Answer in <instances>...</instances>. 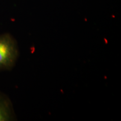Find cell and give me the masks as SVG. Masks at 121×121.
Masks as SVG:
<instances>
[{"label":"cell","instance_id":"obj_1","mask_svg":"<svg viewBox=\"0 0 121 121\" xmlns=\"http://www.w3.org/2000/svg\"><path fill=\"white\" fill-rule=\"evenodd\" d=\"M19 56L18 47L11 35H0V69H8L14 66Z\"/></svg>","mask_w":121,"mask_h":121},{"label":"cell","instance_id":"obj_2","mask_svg":"<svg viewBox=\"0 0 121 121\" xmlns=\"http://www.w3.org/2000/svg\"><path fill=\"white\" fill-rule=\"evenodd\" d=\"M13 116L11 102L6 96L0 93V121H11Z\"/></svg>","mask_w":121,"mask_h":121}]
</instances>
